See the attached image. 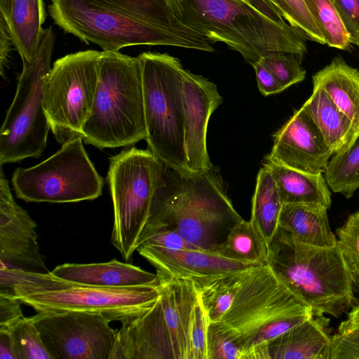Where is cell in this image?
Segmentation results:
<instances>
[{
    "label": "cell",
    "mask_w": 359,
    "mask_h": 359,
    "mask_svg": "<svg viewBox=\"0 0 359 359\" xmlns=\"http://www.w3.org/2000/svg\"><path fill=\"white\" fill-rule=\"evenodd\" d=\"M48 12L65 32L103 51L133 46L214 51L183 22L178 0H50Z\"/></svg>",
    "instance_id": "1"
},
{
    "label": "cell",
    "mask_w": 359,
    "mask_h": 359,
    "mask_svg": "<svg viewBox=\"0 0 359 359\" xmlns=\"http://www.w3.org/2000/svg\"><path fill=\"white\" fill-rule=\"evenodd\" d=\"M243 219L215 167L182 172L165 165L163 182L153 197L140 243L154 233L172 231L215 254L230 229Z\"/></svg>",
    "instance_id": "2"
},
{
    "label": "cell",
    "mask_w": 359,
    "mask_h": 359,
    "mask_svg": "<svg viewBox=\"0 0 359 359\" xmlns=\"http://www.w3.org/2000/svg\"><path fill=\"white\" fill-rule=\"evenodd\" d=\"M183 22L209 43L222 42L251 65L272 52L303 57L304 36L267 0H178Z\"/></svg>",
    "instance_id": "3"
},
{
    "label": "cell",
    "mask_w": 359,
    "mask_h": 359,
    "mask_svg": "<svg viewBox=\"0 0 359 359\" xmlns=\"http://www.w3.org/2000/svg\"><path fill=\"white\" fill-rule=\"evenodd\" d=\"M311 316V309L266 264L242 271L233 302L213 323L242 349L244 359H269L268 344Z\"/></svg>",
    "instance_id": "4"
},
{
    "label": "cell",
    "mask_w": 359,
    "mask_h": 359,
    "mask_svg": "<svg viewBox=\"0 0 359 359\" xmlns=\"http://www.w3.org/2000/svg\"><path fill=\"white\" fill-rule=\"evenodd\" d=\"M266 264L313 316L339 318L354 306L353 280L338 243L318 247L278 227L268 244Z\"/></svg>",
    "instance_id": "5"
},
{
    "label": "cell",
    "mask_w": 359,
    "mask_h": 359,
    "mask_svg": "<svg viewBox=\"0 0 359 359\" xmlns=\"http://www.w3.org/2000/svg\"><path fill=\"white\" fill-rule=\"evenodd\" d=\"M0 287L11 289L24 304L38 312L78 311L100 314L110 322H130L158 299L161 284L100 287L53 275L0 267Z\"/></svg>",
    "instance_id": "6"
},
{
    "label": "cell",
    "mask_w": 359,
    "mask_h": 359,
    "mask_svg": "<svg viewBox=\"0 0 359 359\" xmlns=\"http://www.w3.org/2000/svg\"><path fill=\"white\" fill-rule=\"evenodd\" d=\"M147 136L138 56L102 51L93 105L83 140L100 149L135 144Z\"/></svg>",
    "instance_id": "7"
},
{
    "label": "cell",
    "mask_w": 359,
    "mask_h": 359,
    "mask_svg": "<svg viewBox=\"0 0 359 359\" xmlns=\"http://www.w3.org/2000/svg\"><path fill=\"white\" fill-rule=\"evenodd\" d=\"M155 304L121 324L111 359H192L191 323L198 294L191 278L159 280Z\"/></svg>",
    "instance_id": "8"
},
{
    "label": "cell",
    "mask_w": 359,
    "mask_h": 359,
    "mask_svg": "<svg viewBox=\"0 0 359 359\" xmlns=\"http://www.w3.org/2000/svg\"><path fill=\"white\" fill-rule=\"evenodd\" d=\"M142 65L147 141L149 149L166 166L185 172L184 69L167 53L144 52Z\"/></svg>",
    "instance_id": "9"
},
{
    "label": "cell",
    "mask_w": 359,
    "mask_h": 359,
    "mask_svg": "<svg viewBox=\"0 0 359 359\" xmlns=\"http://www.w3.org/2000/svg\"><path fill=\"white\" fill-rule=\"evenodd\" d=\"M165 169L149 149L132 147L109 158L107 181L114 208L111 241L126 262L137 250Z\"/></svg>",
    "instance_id": "10"
},
{
    "label": "cell",
    "mask_w": 359,
    "mask_h": 359,
    "mask_svg": "<svg viewBox=\"0 0 359 359\" xmlns=\"http://www.w3.org/2000/svg\"><path fill=\"white\" fill-rule=\"evenodd\" d=\"M55 42L52 27L44 29L33 60L22 62L15 95L0 130L1 165L39 158L46 148L50 127L43 106V90Z\"/></svg>",
    "instance_id": "11"
},
{
    "label": "cell",
    "mask_w": 359,
    "mask_h": 359,
    "mask_svg": "<svg viewBox=\"0 0 359 359\" xmlns=\"http://www.w3.org/2000/svg\"><path fill=\"white\" fill-rule=\"evenodd\" d=\"M79 137L62 144L34 166L18 168L11 183L16 196L27 202L75 203L102 195L104 179L97 172Z\"/></svg>",
    "instance_id": "12"
},
{
    "label": "cell",
    "mask_w": 359,
    "mask_h": 359,
    "mask_svg": "<svg viewBox=\"0 0 359 359\" xmlns=\"http://www.w3.org/2000/svg\"><path fill=\"white\" fill-rule=\"evenodd\" d=\"M102 51L87 50L54 62L44 83L43 106L60 144L82 137L95 96Z\"/></svg>",
    "instance_id": "13"
},
{
    "label": "cell",
    "mask_w": 359,
    "mask_h": 359,
    "mask_svg": "<svg viewBox=\"0 0 359 359\" xmlns=\"http://www.w3.org/2000/svg\"><path fill=\"white\" fill-rule=\"evenodd\" d=\"M30 317L52 359H111L118 330L103 316L67 311Z\"/></svg>",
    "instance_id": "14"
},
{
    "label": "cell",
    "mask_w": 359,
    "mask_h": 359,
    "mask_svg": "<svg viewBox=\"0 0 359 359\" xmlns=\"http://www.w3.org/2000/svg\"><path fill=\"white\" fill-rule=\"evenodd\" d=\"M36 224L14 200L2 165L0 174L1 267L46 273L37 242Z\"/></svg>",
    "instance_id": "15"
},
{
    "label": "cell",
    "mask_w": 359,
    "mask_h": 359,
    "mask_svg": "<svg viewBox=\"0 0 359 359\" xmlns=\"http://www.w3.org/2000/svg\"><path fill=\"white\" fill-rule=\"evenodd\" d=\"M266 159L311 174L324 172L333 153L305 109L295 110L273 135Z\"/></svg>",
    "instance_id": "16"
},
{
    "label": "cell",
    "mask_w": 359,
    "mask_h": 359,
    "mask_svg": "<svg viewBox=\"0 0 359 359\" xmlns=\"http://www.w3.org/2000/svg\"><path fill=\"white\" fill-rule=\"evenodd\" d=\"M183 94L187 166L192 172L208 170L213 166L206 144L208 122L223 98L215 83L188 70L184 72Z\"/></svg>",
    "instance_id": "17"
},
{
    "label": "cell",
    "mask_w": 359,
    "mask_h": 359,
    "mask_svg": "<svg viewBox=\"0 0 359 359\" xmlns=\"http://www.w3.org/2000/svg\"><path fill=\"white\" fill-rule=\"evenodd\" d=\"M136 251L156 269L159 280L219 276L258 265L198 250H171L139 245Z\"/></svg>",
    "instance_id": "18"
},
{
    "label": "cell",
    "mask_w": 359,
    "mask_h": 359,
    "mask_svg": "<svg viewBox=\"0 0 359 359\" xmlns=\"http://www.w3.org/2000/svg\"><path fill=\"white\" fill-rule=\"evenodd\" d=\"M329 319L311 316L268 344L269 359H330Z\"/></svg>",
    "instance_id": "19"
},
{
    "label": "cell",
    "mask_w": 359,
    "mask_h": 359,
    "mask_svg": "<svg viewBox=\"0 0 359 359\" xmlns=\"http://www.w3.org/2000/svg\"><path fill=\"white\" fill-rule=\"evenodd\" d=\"M51 273L67 280L100 287H132L160 283L156 273L116 259L102 263H66L57 266Z\"/></svg>",
    "instance_id": "20"
},
{
    "label": "cell",
    "mask_w": 359,
    "mask_h": 359,
    "mask_svg": "<svg viewBox=\"0 0 359 359\" xmlns=\"http://www.w3.org/2000/svg\"><path fill=\"white\" fill-rule=\"evenodd\" d=\"M0 11L22 61L31 62L44 32L43 0H0Z\"/></svg>",
    "instance_id": "21"
},
{
    "label": "cell",
    "mask_w": 359,
    "mask_h": 359,
    "mask_svg": "<svg viewBox=\"0 0 359 359\" xmlns=\"http://www.w3.org/2000/svg\"><path fill=\"white\" fill-rule=\"evenodd\" d=\"M333 154L348 150L359 134L350 119L337 107L327 92L313 84V92L302 106Z\"/></svg>",
    "instance_id": "22"
},
{
    "label": "cell",
    "mask_w": 359,
    "mask_h": 359,
    "mask_svg": "<svg viewBox=\"0 0 359 359\" xmlns=\"http://www.w3.org/2000/svg\"><path fill=\"white\" fill-rule=\"evenodd\" d=\"M327 208L316 203H298L283 205L279 227L297 241L318 247H332L337 238L330 226Z\"/></svg>",
    "instance_id": "23"
},
{
    "label": "cell",
    "mask_w": 359,
    "mask_h": 359,
    "mask_svg": "<svg viewBox=\"0 0 359 359\" xmlns=\"http://www.w3.org/2000/svg\"><path fill=\"white\" fill-rule=\"evenodd\" d=\"M313 84L327 92L359 134V71L341 57H335L313 76Z\"/></svg>",
    "instance_id": "24"
},
{
    "label": "cell",
    "mask_w": 359,
    "mask_h": 359,
    "mask_svg": "<svg viewBox=\"0 0 359 359\" xmlns=\"http://www.w3.org/2000/svg\"><path fill=\"white\" fill-rule=\"evenodd\" d=\"M263 165L273 175L283 204L312 203L330 208L331 192L323 173L304 172L266 158Z\"/></svg>",
    "instance_id": "25"
},
{
    "label": "cell",
    "mask_w": 359,
    "mask_h": 359,
    "mask_svg": "<svg viewBox=\"0 0 359 359\" xmlns=\"http://www.w3.org/2000/svg\"><path fill=\"white\" fill-rule=\"evenodd\" d=\"M283 205L273 176L263 165L257 177L250 220L260 232L267 246L279 227Z\"/></svg>",
    "instance_id": "26"
},
{
    "label": "cell",
    "mask_w": 359,
    "mask_h": 359,
    "mask_svg": "<svg viewBox=\"0 0 359 359\" xmlns=\"http://www.w3.org/2000/svg\"><path fill=\"white\" fill-rule=\"evenodd\" d=\"M243 271L192 278L208 323L217 321L230 308L240 287Z\"/></svg>",
    "instance_id": "27"
},
{
    "label": "cell",
    "mask_w": 359,
    "mask_h": 359,
    "mask_svg": "<svg viewBox=\"0 0 359 359\" xmlns=\"http://www.w3.org/2000/svg\"><path fill=\"white\" fill-rule=\"evenodd\" d=\"M267 244L257 227L244 219L229 231L215 255L252 264H266Z\"/></svg>",
    "instance_id": "28"
},
{
    "label": "cell",
    "mask_w": 359,
    "mask_h": 359,
    "mask_svg": "<svg viewBox=\"0 0 359 359\" xmlns=\"http://www.w3.org/2000/svg\"><path fill=\"white\" fill-rule=\"evenodd\" d=\"M333 192L350 198L359 189V137L346 151L334 154L324 171Z\"/></svg>",
    "instance_id": "29"
},
{
    "label": "cell",
    "mask_w": 359,
    "mask_h": 359,
    "mask_svg": "<svg viewBox=\"0 0 359 359\" xmlns=\"http://www.w3.org/2000/svg\"><path fill=\"white\" fill-rule=\"evenodd\" d=\"M327 46L348 50V35L341 20L334 0H304Z\"/></svg>",
    "instance_id": "30"
},
{
    "label": "cell",
    "mask_w": 359,
    "mask_h": 359,
    "mask_svg": "<svg viewBox=\"0 0 359 359\" xmlns=\"http://www.w3.org/2000/svg\"><path fill=\"white\" fill-rule=\"evenodd\" d=\"M5 330L11 336L15 359H52L31 317L24 316Z\"/></svg>",
    "instance_id": "31"
},
{
    "label": "cell",
    "mask_w": 359,
    "mask_h": 359,
    "mask_svg": "<svg viewBox=\"0 0 359 359\" xmlns=\"http://www.w3.org/2000/svg\"><path fill=\"white\" fill-rule=\"evenodd\" d=\"M330 359H359V304L332 335Z\"/></svg>",
    "instance_id": "32"
},
{
    "label": "cell",
    "mask_w": 359,
    "mask_h": 359,
    "mask_svg": "<svg viewBox=\"0 0 359 359\" xmlns=\"http://www.w3.org/2000/svg\"><path fill=\"white\" fill-rule=\"evenodd\" d=\"M293 27L305 39L326 44L324 37L316 24L304 0H267Z\"/></svg>",
    "instance_id": "33"
},
{
    "label": "cell",
    "mask_w": 359,
    "mask_h": 359,
    "mask_svg": "<svg viewBox=\"0 0 359 359\" xmlns=\"http://www.w3.org/2000/svg\"><path fill=\"white\" fill-rule=\"evenodd\" d=\"M302 59V57L292 53L272 52L260 60L270 69L285 90L304 80L306 71L301 66Z\"/></svg>",
    "instance_id": "34"
},
{
    "label": "cell",
    "mask_w": 359,
    "mask_h": 359,
    "mask_svg": "<svg viewBox=\"0 0 359 359\" xmlns=\"http://www.w3.org/2000/svg\"><path fill=\"white\" fill-rule=\"evenodd\" d=\"M337 235L353 284L359 288V210L348 216Z\"/></svg>",
    "instance_id": "35"
},
{
    "label": "cell",
    "mask_w": 359,
    "mask_h": 359,
    "mask_svg": "<svg viewBox=\"0 0 359 359\" xmlns=\"http://www.w3.org/2000/svg\"><path fill=\"white\" fill-rule=\"evenodd\" d=\"M208 359H244L242 349L215 323L207 327Z\"/></svg>",
    "instance_id": "36"
},
{
    "label": "cell",
    "mask_w": 359,
    "mask_h": 359,
    "mask_svg": "<svg viewBox=\"0 0 359 359\" xmlns=\"http://www.w3.org/2000/svg\"><path fill=\"white\" fill-rule=\"evenodd\" d=\"M208 323L205 312L198 299L194 308L191 330L192 359H208Z\"/></svg>",
    "instance_id": "37"
},
{
    "label": "cell",
    "mask_w": 359,
    "mask_h": 359,
    "mask_svg": "<svg viewBox=\"0 0 359 359\" xmlns=\"http://www.w3.org/2000/svg\"><path fill=\"white\" fill-rule=\"evenodd\" d=\"M334 2L350 43L359 47V0H334Z\"/></svg>",
    "instance_id": "38"
},
{
    "label": "cell",
    "mask_w": 359,
    "mask_h": 359,
    "mask_svg": "<svg viewBox=\"0 0 359 359\" xmlns=\"http://www.w3.org/2000/svg\"><path fill=\"white\" fill-rule=\"evenodd\" d=\"M22 304L11 289L0 287V330L8 328L24 317Z\"/></svg>",
    "instance_id": "39"
},
{
    "label": "cell",
    "mask_w": 359,
    "mask_h": 359,
    "mask_svg": "<svg viewBox=\"0 0 359 359\" xmlns=\"http://www.w3.org/2000/svg\"><path fill=\"white\" fill-rule=\"evenodd\" d=\"M139 245L156 246L171 250H203L187 241L178 233L172 231H161L154 233L144 238Z\"/></svg>",
    "instance_id": "40"
},
{
    "label": "cell",
    "mask_w": 359,
    "mask_h": 359,
    "mask_svg": "<svg viewBox=\"0 0 359 359\" xmlns=\"http://www.w3.org/2000/svg\"><path fill=\"white\" fill-rule=\"evenodd\" d=\"M252 66L255 71L259 90L263 95L279 93L285 90L261 60L252 64Z\"/></svg>",
    "instance_id": "41"
},
{
    "label": "cell",
    "mask_w": 359,
    "mask_h": 359,
    "mask_svg": "<svg viewBox=\"0 0 359 359\" xmlns=\"http://www.w3.org/2000/svg\"><path fill=\"white\" fill-rule=\"evenodd\" d=\"M13 47L15 45L11 34L4 20L0 17V71L3 77Z\"/></svg>",
    "instance_id": "42"
},
{
    "label": "cell",
    "mask_w": 359,
    "mask_h": 359,
    "mask_svg": "<svg viewBox=\"0 0 359 359\" xmlns=\"http://www.w3.org/2000/svg\"><path fill=\"white\" fill-rule=\"evenodd\" d=\"M0 359H15L13 343L7 330H0Z\"/></svg>",
    "instance_id": "43"
}]
</instances>
